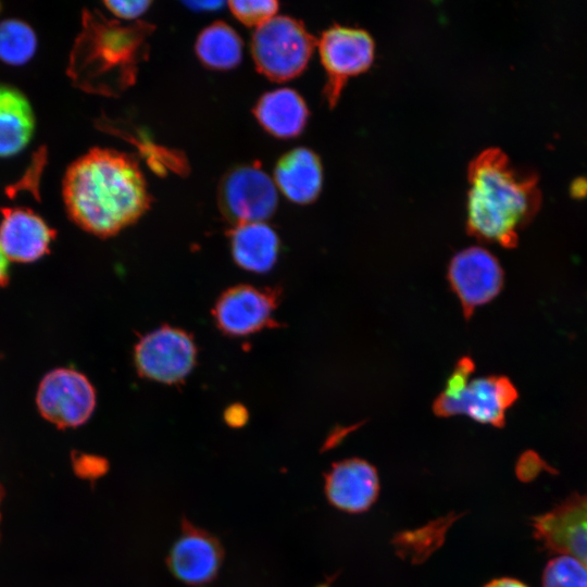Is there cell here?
<instances>
[{"instance_id":"cell-7","label":"cell","mask_w":587,"mask_h":587,"mask_svg":"<svg viewBox=\"0 0 587 587\" xmlns=\"http://www.w3.org/2000/svg\"><path fill=\"white\" fill-rule=\"evenodd\" d=\"M517 398V389L507 376L489 375L471 378L452 397L440 394L433 411L440 417L466 415L480 424L503 427L507 411Z\"/></svg>"},{"instance_id":"cell-20","label":"cell","mask_w":587,"mask_h":587,"mask_svg":"<svg viewBox=\"0 0 587 587\" xmlns=\"http://www.w3.org/2000/svg\"><path fill=\"white\" fill-rule=\"evenodd\" d=\"M196 52L207 66L229 70L241 60L242 42L229 25L216 22L200 33L196 41Z\"/></svg>"},{"instance_id":"cell-29","label":"cell","mask_w":587,"mask_h":587,"mask_svg":"<svg viewBox=\"0 0 587 587\" xmlns=\"http://www.w3.org/2000/svg\"><path fill=\"white\" fill-rule=\"evenodd\" d=\"M8 280V260L0 248V286L7 285Z\"/></svg>"},{"instance_id":"cell-16","label":"cell","mask_w":587,"mask_h":587,"mask_svg":"<svg viewBox=\"0 0 587 587\" xmlns=\"http://www.w3.org/2000/svg\"><path fill=\"white\" fill-rule=\"evenodd\" d=\"M274 183L289 200L300 204L313 202L323 184L319 155L303 147L290 150L278 160Z\"/></svg>"},{"instance_id":"cell-10","label":"cell","mask_w":587,"mask_h":587,"mask_svg":"<svg viewBox=\"0 0 587 587\" xmlns=\"http://www.w3.org/2000/svg\"><path fill=\"white\" fill-rule=\"evenodd\" d=\"M36 401L41 415L52 424L61 428L76 427L91 416L96 392L82 373L57 369L41 380Z\"/></svg>"},{"instance_id":"cell-6","label":"cell","mask_w":587,"mask_h":587,"mask_svg":"<svg viewBox=\"0 0 587 587\" xmlns=\"http://www.w3.org/2000/svg\"><path fill=\"white\" fill-rule=\"evenodd\" d=\"M277 190L272 178L255 165L230 170L221 180L217 203L235 226L264 223L277 208Z\"/></svg>"},{"instance_id":"cell-12","label":"cell","mask_w":587,"mask_h":587,"mask_svg":"<svg viewBox=\"0 0 587 587\" xmlns=\"http://www.w3.org/2000/svg\"><path fill=\"white\" fill-rule=\"evenodd\" d=\"M533 527L547 548L574 557L587 567V491L537 516Z\"/></svg>"},{"instance_id":"cell-1","label":"cell","mask_w":587,"mask_h":587,"mask_svg":"<svg viewBox=\"0 0 587 587\" xmlns=\"http://www.w3.org/2000/svg\"><path fill=\"white\" fill-rule=\"evenodd\" d=\"M62 195L70 217L101 237L135 223L152 201L137 161L102 148L89 150L68 166Z\"/></svg>"},{"instance_id":"cell-24","label":"cell","mask_w":587,"mask_h":587,"mask_svg":"<svg viewBox=\"0 0 587 587\" xmlns=\"http://www.w3.org/2000/svg\"><path fill=\"white\" fill-rule=\"evenodd\" d=\"M227 4L236 18L255 28L276 16L279 7L275 0H232Z\"/></svg>"},{"instance_id":"cell-5","label":"cell","mask_w":587,"mask_h":587,"mask_svg":"<svg viewBox=\"0 0 587 587\" xmlns=\"http://www.w3.org/2000/svg\"><path fill=\"white\" fill-rule=\"evenodd\" d=\"M316 47L327 77L323 93L333 108L348 78L373 63L374 40L365 29L336 24L322 33Z\"/></svg>"},{"instance_id":"cell-8","label":"cell","mask_w":587,"mask_h":587,"mask_svg":"<svg viewBox=\"0 0 587 587\" xmlns=\"http://www.w3.org/2000/svg\"><path fill=\"white\" fill-rule=\"evenodd\" d=\"M447 279L461 303L464 317L470 320L476 308L499 295L504 273L492 253L474 246L453 255L448 265Z\"/></svg>"},{"instance_id":"cell-26","label":"cell","mask_w":587,"mask_h":587,"mask_svg":"<svg viewBox=\"0 0 587 587\" xmlns=\"http://www.w3.org/2000/svg\"><path fill=\"white\" fill-rule=\"evenodd\" d=\"M150 1H104V5L115 15L125 20H134L143 14Z\"/></svg>"},{"instance_id":"cell-30","label":"cell","mask_w":587,"mask_h":587,"mask_svg":"<svg viewBox=\"0 0 587 587\" xmlns=\"http://www.w3.org/2000/svg\"><path fill=\"white\" fill-rule=\"evenodd\" d=\"M1 498H2V490H1V487H0V501H1Z\"/></svg>"},{"instance_id":"cell-13","label":"cell","mask_w":587,"mask_h":587,"mask_svg":"<svg viewBox=\"0 0 587 587\" xmlns=\"http://www.w3.org/2000/svg\"><path fill=\"white\" fill-rule=\"evenodd\" d=\"M278 294L241 285L227 289L217 300L214 317L217 327L230 336H246L270 325Z\"/></svg>"},{"instance_id":"cell-2","label":"cell","mask_w":587,"mask_h":587,"mask_svg":"<svg viewBox=\"0 0 587 587\" xmlns=\"http://www.w3.org/2000/svg\"><path fill=\"white\" fill-rule=\"evenodd\" d=\"M466 229L476 239L514 248L519 232L540 208L538 177L515 168L499 148H488L469 164Z\"/></svg>"},{"instance_id":"cell-15","label":"cell","mask_w":587,"mask_h":587,"mask_svg":"<svg viewBox=\"0 0 587 587\" xmlns=\"http://www.w3.org/2000/svg\"><path fill=\"white\" fill-rule=\"evenodd\" d=\"M55 233L26 208H4L0 223V248L7 260L33 262L49 251Z\"/></svg>"},{"instance_id":"cell-9","label":"cell","mask_w":587,"mask_h":587,"mask_svg":"<svg viewBox=\"0 0 587 587\" xmlns=\"http://www.w3.org/2000/svg\"><path fill=\"white\" fill-rule=\"evenodd\" d=\"M197 349L186 332L162 326L143 336L135 348L138 373L151 380L174 384L183 380L196 363Z\"/></svg>"},{"instance_id":"cell-11","label":"cell","mask_w":587,"mask_h":587,"mask_svg":"<svg viewBox=\"0 0 587 587\" xmlns=\"http://www.w3.org/2000/svg\"><path fill=\"white\" fill-rule=\"evenodd\" d=\"M224 559L220 540L187 520L171 547L166 564L173 576L190 587H204L218 575Z\"/></svg>"},{"instance_id":"cell-4","label":"cell","mask_w":587,"mask_h":587,"mask_svg":"<svg viewBox=\"0 0 587 587\" xmlns=\"http://www.w3.org/2000/svg\"><path fill=\"white\" fill-rule=\"evenodd\" d=\"M316 43L302 22L276 15L255 28L251 53L260 73L271 80L285 82L303 72Z\"/></svg>"},{"instance_id":"cell-14","label":"cell","mask_w":587,"mask_h":587,"mask_svg":"<svg viewBox=\"0 0 587 587\" xmlns=\"http://www.w3.org/2000/svg\"><path fill=\"white\" fill-rule=\"evenodd\" d=\"M324 490L332 505L344 512L361 513L377 498L378 474L365 460L346 459L334 463L326 473Z\"/></svg>"},{"instance_id":"cell-28","label":"cell","mask_w":587,"mask_h":587,"mask_svg":"<svg viewBox=\"0 0 587 587\" xmlns=\"http://www.w3.org/2000/svg\"><path fill=\"white\" fill-rule=\"evenodd\" d=\"M483 587H527V586L515 578L501 577V578H496V579L490 580Z\"/></svg>"},{"instance_id":"cell-25","label":"cell","mask_w":587,"mask_h":587,"mask_svg":"<svg viewBox=\"0 0 587 587\" xmlns=\"http://www.w3.org/2000/svg\"><path fill=\"white\" fill-rule=\"evenodd\" d=\"M474 371L475 363L471 357L460 358L448 377L441 395L447 397L457 395L469 383Z\"/></svg>"},{"instance_id":"cell-18","label":"cell","mask_w":587,"mask_h":587,"mask_svg":"<svg viewBox=\"0 0 587 587\" xmlns=\"http://www.w3.org/2000/svg\"><path fill=\"white\" fill-rule=\"evenodd\" d=\"M34 129L35 116L28 99L18 89L0 84V158L22 151Z\"/></svg>"},{"instance_id":"cell-3","label":"cell","mask_w":587,"mask_h":587,"mask_svg":"<svg viewBox=\"0 0 587 587\" xmlns=\"http://www.w3.org/2000/svg\"><path fill=\"white\" fill-rule=\"evenodd\" d=\"M153 29L154 25L143 21L124 25L98 11H85L70 57V77L85 91L121 95L135 84L139 64L148 59V37Z\"/></svg>"},{"instance_id":"cell-22","label":"cell","mask_w":587,"mask_h":587,"mask_svg":"<svg viewBox=\"0 0 587 587\" xmlns=\"http://www.w3.org/2000/svg\"><path fill=\"white\" fill-rule=\"evenodd\" d=\"M542 587H587V567L576 558L561 554L547 564Z\"/></svg>"},{"instance_id":"cell-23","label":"cell","mask_w":587,"mask_h":587,"mask_svg":"<svg viewBox=\"0 0 587 587\" xmlns=\"http://www.w3.org/2000/svg\"><path fill=\"white\" fill-rule=\"evenodd\" d=\"M449 522L437 521L416 532L401 534L395 540L396 546L401 553L419 561L439 546Z\"/></svg>"},{"instance_id":"cell-17","label":"cell","mask_w":587,"mask_h":587,"mask_svg":"<svg viewBox=\"0 0 587 587\" xmlns=\"http://www.w3.org/2000/svg\"><path fill=\"white\" fill-rule=\"evenodd\" d=\"M254 115L275 137L291 138L304 128L309 110L297 91L282 88L263 95L254 108Z\"/></svg>"},{"instance_id":"cell-19","label":"cell","mask_w":587,"mask_h":587,"mask_svg":"<svg viewBox=\"0 0 587 587\" xmlns=\"http://www.w3.org/2000/svg\"><path fill=\"white\" fill-rule=\"evenodd\" d=\"M230 247L234 260L240 267L263 273L275 264L279 240L265 223L241 224L235 226L230 234Z\"/></svg>"},{"instance_id":"cell-27","label":"cell","mask_w":587,"mask_h":587,"mask_svg":"<svg viewBox=\"0 0 587 587\" xmlns=\"http://www.w3.org/2000/svg\"><path fill=\"white\" fill-rule=\"evenodd\" d=\"M247 413L243 408L233 407L226 410L225 421L228 425L233 427L242 426L247 421Z\"/></svg>"},{"instance_id":"cell-21","label":"cell","mask_w":587,"mask_h":587,"mask_svg":"<svg viewBox=\"0 0 587 587\" xmlns=\"http://www.w3.org/2000/svg\"><path fill=\"white\" fill-rule=\"evenodd\" d=\"M37 49V36L23 21L9 18L0 22V60L10 65L28 62Z\"/></svg>"}]
</instances>
